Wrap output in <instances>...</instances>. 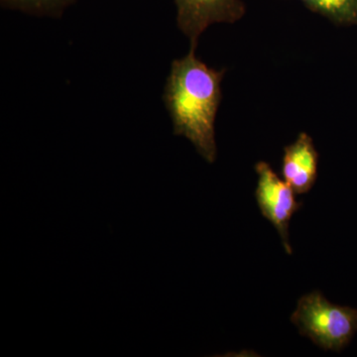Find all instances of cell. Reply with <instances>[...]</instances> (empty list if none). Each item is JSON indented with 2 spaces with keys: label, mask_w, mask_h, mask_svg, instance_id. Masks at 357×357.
<instances>
[{
  "label": "cell",
  "mask_w": 357,
  "mask_h": 357,
  "mask_svg": "<svg viewBox=\"0 0 357 357\" xmlns=\"http://www.w3.org/2000/svg\"><path fill=\"white\" fill-rule=\"evenodd\" d=\"M225 69L215 70L199 60L195 49L176 59L164 89L163 100L175 135L191 141L208 163L217 159L215 123L222 102Z\"/></svg>",
  "instance_id": "cell-1"
},
{
  "label": "cell",
  "mask_w": 357,
  "mask_h": 357,
  "mask_svg": "<svg viewBox=\"0 0 357 357\" xmlns=\"http://www.w3.org/2000/svg\"><path fill=\"white\" fill-rule=\"evenodd\" d=\"M291 321L314 344L325 351H340L357 333V310L332 304L314 291L298 301Z\"/></svg>",
  "instance_id": "cell-2"
},
{
  "label": "cell",
  "mask_w": 357,
  "mask_h": 357,
  "mask_svg": "<svg viewBox=\"0 0 357 357\" xmlns=\"http://www.w3.org/2000/svg\"><path fill=\"white\" fill-rule=\"evenodd\" d=\"M258 176L255 198L263 217L269 220L280 234L283 246L288 255L293 248L289 241V223L294 213L300 210L302 203L296 199V192L284 178L275 173L264 161L255 165Z\"/></svg>",
  "instance_id": "cell-3"
},
{
  "label": "cell",
  "mask_w": 357,
  "mask_h": 357,
  "mask_svg": "<svg viewBox=\"0 0 357 357\" xmlns=\"http://www.w3.org/2000/svg\"><path fill=\"white\" fill-rule=\"evenodd\" d=\"M178 29L196 50L199 37L217 23L234 24L245 15L243 0H175Z\"/></svg>",
  "instance_id": "cell-4"
},
{
  "label": "cell",
  "mask_w": 357,
  "mask_h": 357,
  "mask_svg": "<svg viewBox=\"0 0 357 357\" xmlns=\"http://www.w3.org/2000/svg\"><path fill=\"white\" fill-rule=\"evenodd\" d=\"M319 152L309 134L302 132L292 144L284 148L281 173L296 195L306 194L318 177Z\"/></svg>",
  "instance_id": "cell-5"
},
{
  "label": "cell",
  "mask_w": 357,
  "mask_h": 357,
  "mask_svg": "<svg viewBox=\"0 0 357 357\" xmlns=\"http://www.w3.org/2000/svg\"><path fill=\"white\" fill-rule=\"evenodd\" d=\"M312 13L337 26L357 25V0H299Z\"/></svg>",
  "instance_id": "cell-6"
},
{
  "label": "cell",
  "mask_w": 357,
  "mask_h": 357,
  "mask_svg": "<svg viewBox=\"0 0 357 357\" xmlns=\"http://www.w3.org/2000/svg\"><path fill=\"white\" fill-rule=\"evenodd\" d=\"M3 6L35 15L60 16L74 0H0Z\"/></svg>",
  "instance_id": "cell-7"
}]
</instances>
